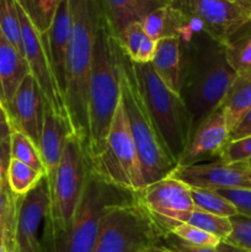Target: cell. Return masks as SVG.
I'll return each instance as SVG.
<instances>
[{"instance_id": "obj_1", "label": "cell", "mask_w": 251, "mask_h": 252, "mask_svg": "<svg viewBox=\"0 0 251 252\" xmlns=\"http://www.w3.org/2000/svg\"><path fill=\"white\" fill-rule=\"evenodd\" d=\"M184 52V76L180 97L192 123V133L220 105L236 71L220 42L204 32L201 25L185 16L179 32Z\"/></svg>"}, {"instance_id": "obj_2", "label": "cell", "mask_w": 251, "mask_h": 252, "mask_svg": "<svg viewBox=\"0 0 251 252\" xmlns=\"http://www.w3.org/2000/svg\"><path fill=\"white\" fill-rule=\"evenodd\" d=\"M73 31L66 62V112L73 134L88 149V96L94 47L101 25L106 21L101 0H69ZM88 153V152H86Z\"/></svg>"}, {"instance_id": "obj_3", "label": "cell", "mask_w": 251, "mask_h": 252, "mask_svg": "<svg viewBox=\"0 0 251 252\" xmlns=\"http://www.w3.org/2000/svg\"><path fill=\"white\" fill-rule=\"evenodd\" d=\"M121 102V70L118 39L107 19L101 25L94 47L88 96V152L91 165L101 157L108 132Z\"/></svg>"}, {"instance_id": "obj_4", "label": "cell", "mask_w": 251, "mask_h": 252, "mask_svg": "<svg viewBox=\"0 0 251 252\" xmlns=\"http://www.w3.org/2000/svg\"><path fill=\"white\" fill-rule=\"evenodd\" d=\"M118 57L121 70V101L127 115L147 186L171 175L177 165L148 111L133 71L132 61L126 56L120 42Z\"/></svg>"}, {"instance_id": "obj_5", "label": "cell", "mask_w": 251, "mask_h": 252, "mask_svg": "<svg viewBox=\"0 0 251 252\" xmlns=\"http://www.w3.org/2000/svg\"><path fill=\"white\" fill-rule=\"evenodd\" d=\"M90 166V159L84 144L76 135L70 134L64 144L54 181L48 186L51 208L41 240L46 252H52L68 233Z\"/></svg>"}, {"instance_id": "obj_6", "label": "cell", "mask_w": 251, "mask_h": 252, "mask_svg": "<svg viewBox=\"0 0 251 252\" xmlns=\"http://www.w3.org/2000/svg\"><path fill=\"white\" fill-rule=\"evenodd\" d=\"M135 199L137 194L111 184L90 166L70 228L52 252H93L107 212Z\"/></svg>"}, {"instance_id": "obj_7", "label": "cell", "mask_w": 251, "mask_h": 252, "mask_svg": "<svg viewBox=\"0 0 251 252\" xmlns=\"http://www.w3.org/2000/svg\"><path fill=\"white\" fill-rule=\"evenodd\" d=\"M132 65L148 111L177 165L192 135V123L186 106L180 95L160 80L152 64L132 62Z\"/></svg>"}, {"instance_id": "obj_8", "label": "cell", "mask_w": 251, "mask_h": 252, "mask_svg": "<svg viewBox=\"0 0 251 252\" xmlns=\"http://www.w3.org/2000/svg\"><path fill=\"white\" fill-rule=\"evenodd\" d=\"M164 235L137 198L107 212L93 252H149Z\"/></svg>"}, {"instance_id": "obj_9", "label": "cell", "mask_w": 251, "mask_h": 252, "mask_svg": "<svg viewBox=\"0 0 251 252\" xmlns=\"http://www.w3.org/2000/svg\"><path fill=\"white\" fill-rule=\"evenodd\" d=\"M91 167L111 184L135 194L145 187L139 157L122 101L116 110L105 150Z\"/></svg>"}, {"instance_id": "obj_10", "label": "cell", "mask_w": 251, "mask_h": 252, "mask_svg": "<svg viewBox=\"0 0 251 252\" xmlns=\"http://www.w3.org/2000/svg\"><path fill=\"white\" fill-rule=\"evenodd\" d=\"M137 198L164 234L187 223L196 209L191 187L172 175L147 185L137 193Z\"/></svg>"}, {"instance_id": "obj_11", "label": "cell", "mask_w": 251, "mask_h": 252, "mask_svg": "<svg viewBox=\"0 0 251 252\" xmlns=\"http://www.w3.org/2000/svg\"><path fill=\"white\" fill-rule=\"evenodd\" d=\"M170 5L196 20L206 33L221 44L251 20V0H171Z\"/></svg>"}, {"instance_id": "obj_12", "label": "cell", "mask_w": 251, "mask_h": 252, "mask_svg": "<svg viewBox=\"0 0 251 252\" xmlns=\"http://www.w3.org/2000/svg\"><path fill=\"white\" fill-rule=\"evenodd\" d=\"M17 11H19L20 24H21L24 56L29 64L30 74L36 80L37 85L43 95L44 102L51 106L52 110L59 117L69 121L64 97L59 90L56 76L52 70L44 37L39 34L38 31L34 29L32 22L30 21L24 10L19 6V4H17Z\"/></svg>"}, {"instance_id": "obj_13", "label": "cell", "mask_w": 251, "mask_h": 252, "mask_svg": "<svg viewBox=\"0 0 251 252\" xmlns=\"http://www.w3.org/2000/svg\"><path fill=\"white\" fill-rule=\"evenodd\" d=\"M172 176L189 187L207 189H251V167L248 161L211 162L176 166Z\"/></svg>"}, {"instance_id": "obj_14", "label": "cell", "mask_w": 251, "mask_h": 252, "mask_svg": "<svg viewBox=\"0 0 251 252\" xmlns=\"http://www.w3.org/2000/svg\"><path fill=\"white\" fill-rule=\"evenodd\" d=\"M51 194L46 176L32 191L21 197L15 228V245L19 252H33L41 248L38 231L48 220Z\"/></svg>"}, {"instance_id": "obj_15", "label": "cell", "mask_w": 251, "mask_h": 252, "mask_svg": "<svg viewBox=\"0 0 251 252\" xmlns=\"http://www.w3.org/2000/svg\"><path fill=\"white\" fill-rule=\"evenodd\" d=\"M228 143L229 128L223 110L218 107L193 130L177 166H191L219 160Z\"/></svg>"}, {"instance_id": "obj_16", "label": "cell", "mask_w": 251, "mask_h": 252, "mask_svg": "<svg viewBox=\"0 0 251 252\" xmlns=\"http://www.w3.org/2000/svg\"><path fill=\"white\" fill-rule=\"evenodd\" d=\"M6 111L12 129L26 134L39 149L43 127L44 98L31 74L24 79Z\"/></svg>"}, {"instance_id": "obj_17", "label": "cell", "mask_w": 251, "mask_h": 252, "mask_svg": "<svg viewBox=\"0 0 251 252\" xmlns=\"http://www.w3.org/2000/svg\"><path fill=\"white\" fill-rule=\"evenodd\" d=\"M71 31H73V20H71L70 1L61 0L48 31L42 36L44 37L52 70L63 97L66 88V62H68L69 47L71 41Z\"/></svg>"}, {"instance_id": "obj_18", "label": "cell", "mask_w": 251, "mask_h": 252, "mask_svg": "<svg viewBox=\"0 0 251 252\" xmlns=\"http://www.w3.org/2000/svg\"><path fill=\"white\" fill-rule=\"evenodd\" d=\"M73 134V129L69 121L59 117L51 108V106L44 102L43 127H42L39 152L42 161L46 167V179L48 186L52 185L56 177L57 169L61 162L63 154L64 144L66 138Z\"/></svg>"}, {"instance_id": "obj_19", "label": "cell", "mask_w": 251, "mask_h": 252, "mask_svg": "<svg viewBox=\"0 0 251 252\" xmlns=\"http://www.w3.org/2000/svg\"><path fill=\"white\" fill-rule=\"evenodd\" d=\"M108 27L116 38L133 22H142L154 10L171 4V0H101Z\"/></svg>"}, {"instance_id": "obj_20", "label": "cell", "mask_w": 251, "mask_h": 252, "mask_svg": "<svg viewBox=\"0 0 251 252\" xmlns=\"http://www.w3.org/2000/svg\"><path fill=\"white\" fill-rule=\"evenodd\" d=\"M152 66L160 80L171 91L180 95L184 76V52L179 36L166 37L157 42Z\"/></svg>"}, {"instance_id": "obj_21", "label": "cell", "mask_w": 251, "mask_h": 252, "mask_svg": "<svg viewBox=\"0 0 251 252\" xmlns=\"http://www.w3.org/2000/svg\"><path fill=\"white\" fill-rule=\"evenodd\" d=\"M29 74L30 68L25 57L16 51L0 30V101L5 108Z\"/></svg>"}, {"instance_id": "obj_22", "label": "cell", "mask_w": 251, "mask_h": 252, "mask_svg": "<svg viewBox=\"0 0 251 252\" xmlns=\"http://www.w3.org/2000/svg\"><path fill=\"white\" fill-rule=\"evenodd\" d=\"M219 107L223 110L229 133L251 108V76L236 75Z\"/></svg>"}, {"instance_id": "obj_23", "label": "cell", "mask_w": 251, "mask_h": 252, "mask_svg": "<svg viewBox=\"0 0 251 252\" xmlns=\"http://www.w3.org/2000/svg\"><path fill=\"white\" fill-rule=\"evenodd\" d=\"M117 39L126 56L133 63H152L157 51V41L145 33L142 22H133L128 25Z\"/></svg>"}, {"instance_id": "obj_24", "label": "cell", "mask_w": 251, "mask_h": 252, "mask_svg": "<svg viewBox=\"0 0 251 252\" xmlns=\"http://www.w3.org/2000/svg\"><path fill=\"white\" fill-rule=\"evenodd\" d=\"M184 22V15L179 10L174 9L171 5H166L148 14L143 19L142 26L145 33L157 42L166 37L179 36Z\"/></svg>"}, {"instance_id": "obj_25", "label": "cell", "mask_w": 251, "mask_h": 252, "mask_svg": "<svg viewBox=\"0 0 251 252\" xmlns=\"http://www.w3.org/2000/svg\"><path fill=\"white\" fill-rule=\"evenodd\" d=\"M224 48L236 74L251 76V20L226 39Z\"/></svg>"}, {"instance_id": "obj_26", "label": "cell", "mask_w": 251, "mask_h": 252, "mask_svg": "<svg viewBox=\"0 0 251 252\" xmlns=\"http://www.w3.org/2000/svg\"><path fill=\"white\" fill-rule=\"evenodd\" d=\"M44 176L46 175L42 172L36 171L29 165L11 158L7 172V182L10 191L16 196L24 197L29 193L42 181Z\"/></svg>"}, {"instance_id": "obj_27", "label": "cell", "mask_w": 251, "mask_h": 252, "mask_svg": "<svg viewBox=\"0 0 251 252\" xmlns=\"http://www.w3.org/2000/svg\"><path fill=\"white\" fill-rule=\"evenodd\" d=\"M10 149L12 159L19 160L36 171L46 175V167L42 161L41 152L26 134L20 130L12 129L10 134Z\"/></svg>"}, {"instance_id": "obj_28", "label": "cell", "mask_w": 251, "mask_h": 252, "mask_svg": "<svg viewBox=\"0 0 251 252\" xmlns=\"http://www.w3.org/2000/svg\"><path fill=\"white\" fill-rule=\"evenodd\" d=\"M39 34L48 31L61 0H16Z\"/></svg>"}, {"instance_id": "obj_29", "label": "cell", "mask_w": 251, "mask_h": 252, "mask_svg": "<svg viewBox=\"0 0 251 252\" xmlns=\"http://www.w3.org/2000/svg\"><path fill=\"white\" fill-rule=\"evenodd\" d=\"M191 196L194 207L207 213L226 217V218H231L238 214L235 207L213 189L191 187Z\"/></svg>"}, {"instance_id": "obj_30", "label": "cell", "mask_w": 251, "mask_h": 252, "mask_svg": "<svg viewBox=\"0 0 251 252\" xmlns=\"http://www.w3.org/2000/svg\"><path fill=\"white\" fill-rule=\"evenodd\" d=\"M0 30L16 51L24 56L21 24L16 0H2L0 4Z\"/></svg>"}, {"instance_id": "obj_31", "label": "cell", "mask_w": 251, "mask_h": 252, "mask_svg": "<svg viewBox=\"0 0 251 252\" xmlns=\"http://www.w3.org/2000/svg\"><path fill=\"white\" fill-rule=\"evenodd\" d=\"M187 223L189 225H193L196 228L202 229V230L212 234V235L217 236L221 241L226 240L228 236L231 234V230H233L230 218L207 213V212H203L197 208L191 214Z\"/></svg>"}, {"instance_id": "obj_32", "label": "cell", "mask_w": 251, "mask_h": 252, "mask_svg": "<svg viewBox=\"0 0 251 252\" xmlns=\"http://www.w3.org/2000/svg\"><path fill=\"white\" fill-rule=\"evenodd\" d=\"M174 235L180 238L181 240L186 241V243L192 244V245L198 246H207V248H217L218 244L220 243V239L217 236L212 235V234L207 233V231L202 230V229L196 228L193 225H189L188 223H184L177 225L174 230L171 231Z\"/></svg>"}, {"instance_id": "obj_33", "label": "cell", "mask_w": 251, "mask_h": 252, "mask_svg": "<svg viewBox=\"0 0 251 252\" xmlns=\"http://www.w3.org/2000/svg\"><path fill=\"white\" fill-rule=\"evenodd\" d=\"M20 201L21 197L14 194L10 189H0V221L14 236Z\"/></svg>"}, {"instance_id": "obj_34", "label": "cell", "mask_w": 251, "mask_h": 252, "mask_svg": "<svg viewBox=\"0 0 251 252\" xmlns=\"http://www.w3.org/2000/svg\"><path fill=\"white\" fill-rule=\"evenodd\" d=\"M231 226L233 230L231 234L228 236V239L224 241L233 245L243 248L245 250L251 252V218L250 217L241 216V214H236V216L230 218Z\"/></svg>"}, {"instance_id": "obj_35", "label": "cell", "mask_w": 251, "mask_h": 252, "mask_svg": "<svg viewBox=\"0 0 251 252\" xmlns=\"http://www.w3.org/2000/svg\"><path fill=\"white\" fill-rule=\"evenodd\" d=\"M251 158V137L229 142L220 157V161L230 162L248 161Z\"/></svg>"}, {"instance_id": "obj_36", "label": "cell", "mask_w": 251, "mask_h": 252, "mask_svg": "<svg viewBox=\"0 0 251 252\" xmlns=\"http://www.w3.org/2000/svg\"><path fill=\"white\" fill-rule=\"evenodd\" d=\"M217 192L235 207L238 214L251 218V189H217Z\"/></svg>"}, {"instance_id": "obj_37", "label": "cell", "mask_w": 251, "mask_h": 252, "mask_svg": "<svg viewBox=\"0 0 251 252\" xmlns=\"http://www.w3.org/2000/svg\"><path fill=\"white\" fill-rule=\"evenodd\" d=\"M159 245L171 252H217L216 248L192 245V244L181 240L172 233L165 234L160 240Z\"/></svg>"}, {"instance_id": "obj_38", "label": "cell", "mask_w": 251, "mask_h": 252, "mask_svg": "<svg viewBox=\"0 0 251 252\" xmlns=\"http://www.w3.org/2000/svg\"><path fill=\"white\" fill-rule=\"evenodd\" d=\"M11 161V149L10 139L0 143V189H10L7 182V172Z\"/></svg>"}, {"instance_id": "obj_39", "label": "cell", "mask_w": 251, "mask_h": 252, "mask_svg": "<svg viewBox=\"0 0 251 252\" xmlns=\"http://www.w3.org/2000/svg\"><path fill=\"white\" fill-rule=\"evenodd\" d=\"M251 137V108L229 133V142Z\"/></svg>"}, {"instance_id": "obj_40", "label": "cell", "mask_w": 251, "mask_h": 252, "mask_svg": "<svg viewBox=\"0 0 251 252\" xmlns=\"http://www.w3.org/2000/svg\"><path fill=\"white\" fill-rule=\"evenodd\" d=\"M7 249H16L15 238L6 229L5 224L0 221V252H6Z\"/></svg>"}, {"instance_id": "obj_41", "label": "cell", "mask_w": 251, "mask_h": 252, "mask_svg": "<svg viewBox=\"0 0 251 252\" xmlns=\"http://www.w3.org/2000/svg\"><path fill=\"white\" fill-rule=\"evenodd\" d=\"M216 250L217 252H250L245 250V249L233 245V244L226 243V241H220L216 248Z\"/></svg>"}, {"instance_id": "obj_42", "label": "cell", "mask_w": 251, "mask_h": 252, "mask_svg": "<svg viewBox=\"0 0 251 252\" xmlns=\"http://www.w3.org/2000/svg\"><path fill=\"white\" fill-rule=\"evenodd\" d=\"M12 127L10 123H0V143L5 142V140L10 139V134H11Z\"/></svg>"}, {"instance_id": "obj_43", "label": "cell", "mask_w": 251, "mask_h": 252, "mask_svg": "<svg viewBox=\"0 0 251 252\" xmlns=\"http://www.w3.org/2000/svg\"><path fill=\"white\" fill-rule=\"evenodd\" d=\"M5 122L10 123V117L6 108H5V106L2 105L1 101H0V123H5Z\"/></svg>"}, {"instance_id": "obj_44", "label": "cell", "mask_w": 251, "mask_h": 252, "mask_svg": "<svg viewBox=\"0 0 251 252\" xmlns=\"http://www.w3.org/2000/svg\"><path fill=\"white\" fill-rule=\"evenodd\" d=\"M149 252H171V251L166 250V249L162 248V246H160V245H155L150 249Z\"/></svg>"}, {"instance_id": "obj_45", "label": "cell", "mask_w": 251, "mask_h": 252, "mask_svg": "<svg viewBox=\"0 0 251 252\" xmlns=\"http://www.w3.org/2000/svg\"><path fill=\"white\" fill-rule=\"evenodd\" d=\"M33 252H46V251H44V249L41 246V248H38L36 251H33Z\"/></svg>"}, {"instance_id": "obj_46", "label": "cell", "mask_w": 251, "mask_h": 252, "mask_svg": "<svg viewBox=\"0 0 251 252\" xmlns=\"http://www.w3.org/2000/svg\"><path fill=\"white\" fill-rule=\"evenodd\" d=\"M6 252H19V251H17V249H7Z\"/></svg>"}, {"instance_id": "obj_47", "label": "cell", "mask_w": 251, "mask_h": 252, "mask_svg": "<svg viewBox=\"0 0 251 252\" xmlns=\"http://www.w3.org/2000/svg\"><path fill=\"white\" fill-rule=\"evenodd\" d=\"M248 164H249V166H250V167H251V158H250V159H249V160H248Z\"/></svg>"}, {"instance_id": "obj_48", "label": "cell", "mask_w": 251, "mask_h": 252, "mask_svg": "<svg viewBox=\"0 0 251 252\" xmlns=\"http://www.w3.org/2000/svg\"><path fill=\"white\" fill-rule=\"evenodd\" d=\"M1 1H2V0H0V4H1Z\"/></svg>"}]
</instances>
